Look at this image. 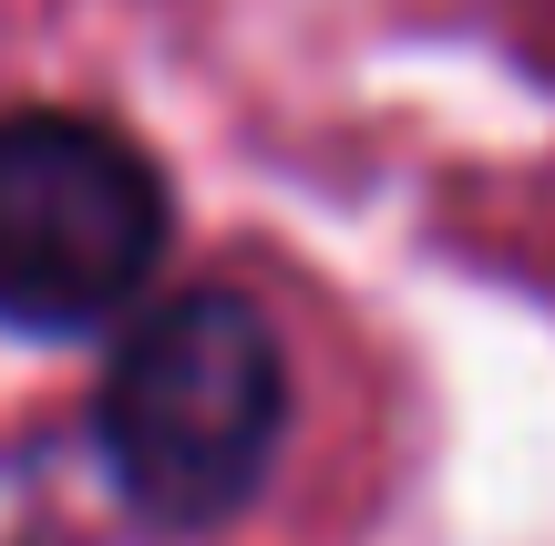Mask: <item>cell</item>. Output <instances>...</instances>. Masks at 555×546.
I'll return each mask as SVG.
<instances>
[{"label":"cell","mask_w":555,"mask_h":546,"mask_svg":"<svg viewBox=\"0 0 555 546\" xmlns=\"http://www.w3.org/2000/svg\"><path fill=\"white\" fill-rule=\"evenodd\" d=\"M165 176L93 114H0V330H103L165 258Z\"/></svg>","instance_id":"obj_2"},{"label":"cell","mask_w":555,"mask_h":546,"mask_svg":"<svg viewBox=\"0 0 555 546\" xmlns=\"http://www.w3.org/2000/svg\"><path fill=\"white\" fill-rule=\"evenodd\" d=\"M278 433H288V351L247 289L155 300L93 392L103 474L165 536H206L258 506Z\"/></svg>","instance_id":"obj_1"}]
</instances>
